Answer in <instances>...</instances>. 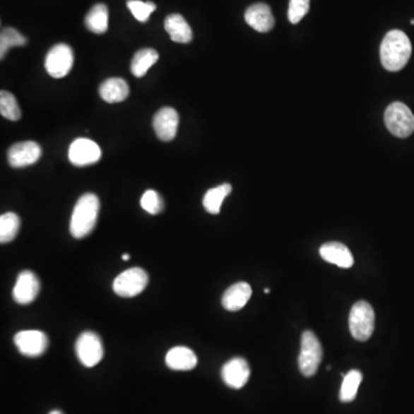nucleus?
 <instances>
[{
	"label": "nucleus",
	"mask_w": 414,
	"mask_h": 414,
	"mask_svg": "<svg viewBox=\"0 0 414 414\" xmlns=\"http://www.w3.org/2000/svg\"><path fill=\"white\" fill-rule=\"evenodd\" d=\"M411 54V42L403 31L391 30L384 36L381 43L380 58L386 71H398L404 69Z\"/></svg>",
	"instance_id": "nucleus-1"
},
{
	"label": "nucleus",
	"mask_w": 414,
	"mask_h": 414,
	"mask_svg": "<svg viewBox=\"0 0 414 414\" xmlns=\"http://www.w3.org/2000/svg\"><path fill=\"white\" fill-rule=\"evenodd\" d=\"M99 199L95 194H84L75 205L71 219V236L83 238L96 227L99 214Z\"/></svg>",
	"instance_id": "nucleus-2"
},
{
	"label": "nucleus",
	"mask_w": 414,
	"mask_h": 414,
	"mask_svg": "<svg viewBox=\"0 0 414 414\" xmlns=\"http://www.w3.org/2000/svg\"><path fill=\"white\" fill-rule=\"evenodd\" d=\"M350 333L355 340L365 342L373 334L375 328V313L371 304L365 300L357 302L350 311Z\"/></svg>",
	"instance_id": "nucleus-3"
},
{
	"label": "nucleus",
	"mask_w": 414,
	"mask_h": 414,
	"mask_svg": "<svg viewBox=\"0 0 414 414\" xmlns=\"http://www.w3.org/2000/svg\"><path fill=\"white\" fill-rule=\"evenodd\" d=\"M322 345L312 331H305L302 335V345L298 357V367L304 377H311L316 374L321 364Z\"/></svg>",
	"instance_id": "nucleus-4"
},
{
	"label": "nucleus",
	"mask_w": 414,
	"mask_h": 414,
	"mask_svg": "<svg viewBox=\"0 0 414 414\" xmlns=\"http://www.w3.org/2000/svg\"><path fill=\"white\" fill-rule=\"evenodd\" d=\"M386 128L394 136L406 138L414 131V115L408 106L395 102L386 107L384 113Z\"/></svg>",
	"instance_id": "nucleus-5"
},
{
	"label": "nucleus",
	"mask_w": 414,
	"mask_h": 414,
	"mask_svg": "<svg viewBox=\"0 0 414 414\" xmlns=\"http://www.w3.org/2000/svg\"><path fill=\"white\" fill-rule=\"evenodd\" d=\"M148 276L146 271L139 267L127 269L117 276L113 282V290L120 297H135L141 294L148 285Z\"/></svg>",
	"instance_id": "nucleus-6"
},
{
	"label": "nucleus",
	"mask_w": 414,
	"mask_h": 414,
	"mask_svg": "<svg viewBox=\"0 0 414 414\" xmlns=\"http://www.w3.org/2000/svg\"><path fill=\"white\" fill-rule=\"evenodd\" d=\"M74 64V53L67 44H57L47 53L45 69L54 78H65Z\"/></svg>",
	"instance_id": "nucleus-7"
},
{
	"label": "nucleus",
	"mask_w": 414,
	"mask_h": 414,
	"mask_svg": "<svg viewBox=\"0 0 414 414\" xmlns=\"http://www.w3.org/2000/svg\"><path fill=\"white\" fill-rule=\"evenodd\" d=\"M76 355L82 365L93 367L100 362L104 355L102 340L93 331H84L76 341Z\"/></svg>",
	"instance_id": "nucleus-8"
},
{
	"label": "nucleus",
	"mask_w": 414,
	"mask_h": 414,
	"mask_svg": "<svg viewBox=\"0 0 414 414\" xmlns=\"http://www.w3.org/2000/svg\"><path fill=\"white\" fill-rule=\"evenodd\" d=\"M100 157H102L100 148L91 139H75L69 146V159L74 166L83 167V166L96 164Z\"/></svg>",
	"instance_id": "nucleus-9"
},
{
	"label": "nucleus",
	"mask_w": 414,
	"mask_h": 414,
	"mask_svg": "<svg viewBox=\"0 0 414 414\" xmlns=\"http://www.w3.org/2000/svg\"><path fill=\"white\" fill-rule=\"evenodd\" d=\"M14 343L20 353L35 358L47 351L49 338L43 331H22L14 336Z\"/></svg>",
	"instance_id": "nucleus-10"
},
{
	"label": "nucleus",
	"mask_w": 414,
	"mask_h": 414,
	"mask_svg": "<svg viewBox=\"0 0 414 414\" xmlns=\"http://www.w3.org/2000/svg\"><path fill=\"white\" fill-rule=\"evenodd\" d=\"M42 157V148L37 143L28 141V142L16 143L11 146L7 152L8 164L13 168H22L34 165Z\"/></svg>",
	"instance_id": "nucleus-11"
},
{
	"label": "nucleus",
	"mask_w": 414,
	"mask_h": 414,
	"mask_svg": "<svg viewBox=\"0 0 414 414\" xmlns=\"http://www.w3.org/2000/svg\"><path fill=\"white\" fill-rule=\"evenodd\" d=\"M40 282L35 273L23 271L20 273L13 289V300L21 305H27L36 300L40 294Z\"/></svg>",
	"instance_id": "nucleus-12"
},
{
	"label": "nucleus",
	"mask_w": 414,
	"mask_h": 414,
	"mask_svg": "<svg viewBox=\"0 0 414 414\" xmlns=\"http://www.w3.org/2000/svg\"><path fill=\"white\" fill-rule=\"evenodd\" d=\"M221 377L227 386L232 389H241L249 381L250 367L243 358H232L223 365Z\"/></svg>",
	"instance_id": "nucleus-13"
},
{
	"label": "nucleus",
	"mask_w": 414,
	"mask_h": 414,
	"mask_svg": "<svg viewBox=\"0 0 414 414\" xmlns=\"http://www.w3.org/2000/svg\"><path fill=\"white\" fill-rule=\"evenodd\" d=\"M179 114L172 107L159 110L153 119V128L159 139L170 142L175 138L179 128Z\"/></svg>",
	"instance_id": "nucleus-14"
},
{
	"label": "nucleus",
	"mask_w": 414,
	"mask_h": 414,
	"mask_svg": "<svg viewBox=\"0 0 414 414\" xmlns=\"http://www.w3.org/2000/svg\"><path fill=\"white\" fill-rule=\"evenodd\" d=\"M244 16L247 25L259 32H268L276 23L272 11L266 4H254L247 8Z\"/></svg>",
	"instance_id": "nucleus-15"
},
{
	"label": "nucleus",
	"mask_w": 414,
	"mask_h": 414,
	"mask_svg": "<svg viewBox=\"0 0 414 414\" xmlns=\"http://www.w3.org/2000/svg\"><path fill=\"white\" fill-rule=\"evenodd\" d=\"M320 256L327 263L336 265L341 268H350L355 263L349 247L338 242H329L322 245L320 247Z\"/></svg>",
	"instance_id": "nucleus-16"
},
{
	"label": "nucleus",
	"mask_w": 414,
	"mask_h": 414,
	"mask_svg": "<svg viewBox=\"0 0 414 414\" xmlns=\"http://www.w3.org/2000/svg\"><path fill=\"white\" fill-rule=\"evenodd\" d=\"M252 295V289L247 282H238L229 287L223 296V306L227 311L236 312L243 309Z\"/></svg>",
	"instance_id": "nucleus-17"
},
{
	"label": "nucleus",
	"mask_w": 414,
	"mask_h": 414,
	"mask_svg": "<svg viewBox=\"0 0 414 414\" xmlns=\"http://www.w3.org/2000/svg\"><path fill=\"white\" fill-rule=\"evenodd\" d=\"M197 362V355L187 346L173 348L166 355V365L174 371H191Z\"/></svg>",
	"instance_id": "nucleus-18"
},
{
	"label": "nucleus",
	"mask_w": 414,
	"mask_h": 414,
	"mask_svg": "<svg viewBox=\"0 0 414 414\" xmlns=\"http://www.w3.org/2000/svg\"><path fill=\"white\" fill-rule=\"evenodd\" d=\"M165 29L175 43L188 44L192 40L191 27L181 14H170L165 20Z\"/></svg>",
	"instance_id": "nucleus-19"
},
{
	"label": "nucleus",
	"mask_w": 414,
	"mask_h": 414,
	"mask_svg": "<svg viewBox=\"0 0 414 414\" xmlns=\"http://www.w3.org/2000/svg\"><path fill=\"white\" fill-rule=\"evenodd\" d=\"M99 95L110 104L124 102L129 96V87L122 78H113L104 81L99 87Z\"/></svg>",
	"instance_id": "nucleus-20"
},
{
	"label": "nucleus",
	"mask_w": 414,
	"mask_h": 414,
	"mask_svg": "<svg viewBox=\"0 0 414 414\" xmlns=\"http://www.w3.org/2000/svg\"><path fill=\"white\" fill-rule=\"evenodd\" d=\"M85 27L93 34H105L109 29V8L104 4H97L85 16Z\"/></svg>",
	"instance_id": "nucleus-21"
},
{
	"label": "nucleus",
	"mask_w": 414,
	"mask_h": 414,
	"mask_svg": "<svg viewBox=\"0 0 414 414\" xmlns=\"http://www.w3.org/2000/svg\"><path fill=\"white\" fill-rule=\"evenodd\" d=\"M159 54L155 49H143L134 56L131 61V73L136 78H143L146 71L158 61Z\"/></svg>",
	"instance_id": "nucleus-22"
},
{
	"label": "nucleus",
	"mask_w": 414,
	"mask_h": 414,
	"mask_svg": "<svg viewBox=\"0 0 414 414\" xmlns=\"http://www.w3.org/2000/svg\"><path fill=\"white\" fill-rule=\"evenodd\" d=\"M230 192H232V186L228 183H223L217 188L210 189L205 194L204 199H203L205 210L211 214H219L225 198L229 196Z\"/></svg>",
	"instance_id": "nucleus-23"
},
{
	"label": "nucleus",
	"mask_w": 414,
	"mask_h": 414,
	"mask_svg": "<svg viewBox=\"0 0 414 414\" xmlns=\"http://www.w3.org/2000/svg\"><path fill=\"white\" fill-rule=\"evenodd\" d=\"M362 374L358 369H353L344 375L343 382L341 386V402L350 403L357 397L359 386L362 384Z\"/></svg>",
	"instance_id": "nucleus-24"
},
{
	"label": "nucleus",
	"mask_w": 414,
	"mask_h": 414,
	"mask_svg": "<svg viewBox=\"0 0 414 414\" xmlns=\"http://www.w3.org/2000/svg\"><path fill=\"white\" fill-rule=\"evenodd\" d=\"M20 218L13 212H8L0 217V242L5 244V243H10L18 235L19 232Z\"/></svg>",
	"instance_id": "nucleus-25"
},
{
	"label": "nucleus",
	"mask_w": 414,
	"mask_h": 414,
	"mask_svg": "<svg viewBox=\"0 0 414 414\" xmlns=\"http://www.w3.org/2000/svg\"><path fill=\"white\" fill-rule=\"evenodd\" d=\"M27 43V38L14 28H5L0 35V58L4 59L7 52L12 47H23Z\"/></svg>",
	"instance_id": "nucleus-26"
},
{
	"label": "nucleus",
	"mask_w": 414,
	"mask_h": 414,
	"mask_svg": "<svg viewBox=\"0 0 414 414\" xmlns=\"http://www.w3.org/2000/svg\"><path fill=\"white\" fill-rule=\"evenodd\" d=\"M0 113L4 118L11 121H18L21 118V110L16 97L5 90L0 93Z\"/></svg>",
	"instance_id": "nucleus-27"
},
{
	"label": "nucleus",
	"mask_w": 414,
	"mask_h": 414,
	"mask_svg": "<svg viewBox=\"0 0 414 414\" xmlns=\"http://www.w3.org/2000/svg\"><path fill=\"white\" fill-rule=\"evenodd\" d=\"M127 6L130 12L133 13L135 19L138 20L139 22L148 21L150 16L157 8L155 3H152V1H141V0H129L127 3Z\"/></svg>",
	"instance_id": "nucleus-28"
},
{
	"label": "nucleus",
	"mask_w": 414,
	"mask_h": 414,
	"mask_svg": "<svg viewBox=\"0 0 414 414\" xmlns=\"http://www.w3.org/2000/svg\"><path fill=\"white\" fill-rule=\"evenodd\" d=\"M141 206L148 213L155 215V214L160 213L164 208V201L158 192L155 190H146L141 198Z\"/></svg>",
	"instance_id": "nucleus-29"
},
{
	"label": "nucleus",
	"mask_w": 414,
	"mask_h": 414,
	"mask_svg": "<svg viewBox=\"0 0 414 414\" xmlns=\"http://www.w3.org/2000/svg\"><path fill=\"white\" fill-rule=\"evenodd\" d=\"M309 10V0H290L288 8V19L292 25H296L303 19Z\"/></svg>",
	"instance_id": "nucleus-30"
},
{
	"label": "nucleus",
	"mask_w": 414,
	"mask_h": 414,
	"mask_svg": "<svg viewBox=\"0 0 414 414\" xmlns=\"http://www.w3.org/2000/svg\"><path fill=\"white\" fill-rule=\"evenodd\" d=\"M129 254H124V256H122V260H124V261H128V260H129Z\"/></svg>",
	"instance_id": "nucleus-31"
},
{
	"label": "nucleus",
	"mask_w": 414,
	"mask_h": 414,
	"mask_svg": "<svg viewBox=\"0 0 414 414\" xmlns=\"http://www.w3.org/2000/svg\"><path fill=\"white\" fill-rule=\"evenodd\" d=\"M49 414H62V412L58 411V410H54V411L49 412Z\"/></svg>",
	"instance_id": "nucleus-32"
},
{
	"label": "nucleus",
	"mask_w": 414,
	"mask_h": 414,
	"mask_svg": "<svg viewBox=\"0 0 414 414\" xmlns=\"http://www.w3.org/2000/svg\"><path fill=\"white\" fill-rule=\"evenodd\" d=\"M265 292H266V294H269V289H268V288H267V289H265Z\"/></svg>",
	"instance_id": "nucleus-33"
}]
</instances>
